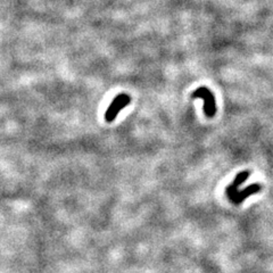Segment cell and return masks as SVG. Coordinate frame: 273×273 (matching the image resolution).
Listing matches in <instances>:
<instances>
[{"label": "cell", "instance_id": "cell-1", "mask_svg": "<svg viewBox=\"0 0 273 273\" xmlns=\"http://www.w3.org/2000/svg\"><path fill=\"white\" fill-rule=\"evenodd\" d=\"M193 98L204 99V113L207 117H213L216 114V105H215V98L210 89L206 87H200L196 89L191 95Z\"/></svg>", "mask_w": 273, "mask_h": 273}, {"label": "cell", "instance_id": "cell-2", "mask_svg": "<svg viewBox=\"0 0 273 273\" xmlns=\"http://www.w3.org/2000/svg\"><path fill=\"white\" fill-rule=\"evenodd\" d=\"M131 102V97L126 94H119L113 99L111 105L105 112V119L107 122H113L119 112L122 111L125 106H128Z\"/></svg>", "mask_w": 273, "mask_h": 273}, {"label": "cell", "instance_id": "cell-3", "mask_svg": "<svg viewBox=\"0 0 273 273\" xmlns=\"http://www.w3.org/2000/svg\"><path fill=\"white\" fill-rule=\"evenodd\" d=\"M249 176H251V172H249V171H242V172L237 174V176L234 177L230 186L225 188V194H227L228 198L231 201L234 199V197L237 196V194L239 193V187H240L241 184L248 179Z\"/></svg>", "mask_w": 273, "mask_h": 273}, {"label": "cell", "instance_id": "cell-4", "mask_svg": "<svg viewBox=\"0 0 273 273\" xmlns=\"http://www.w3.org/2000/svg\"><path fill=\"white\" fill-rule=\"evenodd\" d=\"M261 184L258 183H254V184H251V186L244 188V189L239 191L237 194V196L234 197V199L232 200V203L234 205H239L241 204L242 201H244L246 198H248L249 196H252V195H255L261 191Z\"/></svg>", "mask_w": 273, "mask_h": 273}]
</instances>
